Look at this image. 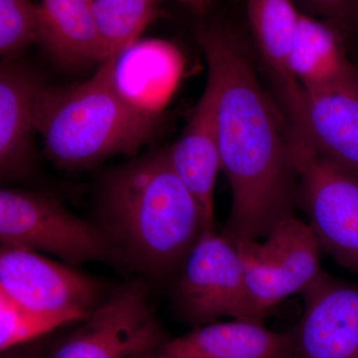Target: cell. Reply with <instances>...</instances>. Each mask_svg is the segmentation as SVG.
<instances>
[{
    "label": "cell",
    "instance_id": "1",
    "mask_svg": "<svg viewBox=\"0 0 358 358\" xmlns=\"http://www.w3.org/2000/svg\"><path fill=\"white\" fill-rule=\"evenodd\" d=\"M217 91L221 167L232 204L223 234L236 242L266 237L296 217L299 173L289 124L257 75L243 37L226 23L197 30Z\"/></svg>",
    "mask_w": 358,
    "mask_h": 358
},
{
    "label": "cell",
    "instance_id": "2",
    "mask_svg": "<svg viewBox=\"0 0 358 358\" xmlns=\"http://www.w3.org/2000/svg\"><path fill=\"white\" fill-rule=\"evenodd\" d=\"M99 210V226L122 262L157 277L182 268L205 231L214 229L166 150L110 171L103 180Z\"/></svg>",
    "mask_w": 358,
    "mask_h": 358
},
{
    "label": "cell",
    "instance_id": "3",
    "mask_svg": "<svg viewBox=\"0 0 358 358\" xmlns=\"http://www.w3.org/2000/svg\"><path fill=\"white\" fill-rule=\"evenodd\" d=\"M117 56L103 61L84 83L40 90L36 131L45 155L61 169H83L110 155H136L157 134V113L129 100L117 86Z\"/></svg>",
    "mask_w": 358,
    "mask_h": 358
},
{
    "label": "cell",
    "instance_id": "4",
    "mask_svg": "<svg viewBox=\"0 0 358 358\" xmlns=\"http://www.w3.org/2000/svg\"><path fill=\"white\" fill-rule=\"evenodd\" d=\"M1 246L44 252L69 264L122 262L99 225L87 222L57 199L30 190L0 192Z\"/></svg>",
    "mask_w": 358,
    "mask_h": 358
},
{
    "label": "cell",
    "instance_id": "5",
    "mask_svg": "<svg viewBox=\"0 0 358 358\" xmlns=\"http://www.w3.org/2000/svg\"><path fill=\"white\" fill-rule=\"evenodd\" d=\"M299 173V206L310 218L320 250L358 272V178L339 169L308 147L289 128Z\"/></svg>",
    "mask_w": 358,
    "mask_h": 358
},
{
    "label": "cell",
    "instance_id": "6",
    "mask_svg": "<svg viewBox=\"0 0 358 358\" xmlns=\"http://www.w3.org/2000/svg\"><path fill=\"white\" fill-rule=\"evenodd\" d=\"M265 238L261 243L235 242L252 317L260 320L285 299L301 294L322 272V250L310 224L287 219Z\"/></svg>",
    "mask_w": 358,
    "mask_h": 358
},
{
    "label": "cell",
    "instance_id": "7",
    "mask_svg": "<svg viewBox=\"0 0 358 358\" xmlns=\"http://www.w3.org/2000/svg\"><path fill=\"white\" fill-rule=\"evenodd\" d=\"M176 305L195 327L219 317H252L238 245L215 229L205 231L181 268Z\"/></svg>",
    "mask_w": 358,
    "mask_h": 358
},
{
    "label": "cell",
    "instance_id": "8",
    "mask_svg": "<svg viewBox=\"0 0 358 358\" xmlns=\"http://www.w3.org/2000/svg\"><path fill=\"white\" fill-rule=\"evenodd\" d=\"M166 341L147 289L129 282L99 303L52 358H131L159 350Z\"/></svg>",
    "mask_w": 358,
    "mask_h": 358
},
{
    "label": "cell",
    "instance_id": "9",
    "mask_svg": "<svg viewBox=\"0 0 358 358\" xmlns=\"http://www.w3.org/2000/svg\"><path fill=\"white\" fill-rule=\"evenodd\" d=\"M0 292L23 307L71 324L83 322L100 299V287L88 275L38 252L9 246L0 249Z\"/></svg>",
    "mask_w": 358,
    "mask_h": 358
},
{
    "label": "cell",
    "instance_id": "10",
    "mask_svg": "<svg viewBox=\"0 0 358 358\" xmlns=\"http://www.w3.org/2000/svg\"><path fill=\"white\" fill-rule=\"evenodd\" d=\"M301 294L289 358H358V286L322 271Z\"/></svg>",
    "mask_w": 358,
    "mask_h": 358
},
{
    "label": "cell",
    "instance_id": "11",
    "mask_svg": "<svg viewBox=\"0 0 358 358\" xmlns=\"http://www.w3.org/2000/svg\"><path fill=\"white\" fill-rule=\"evenodd\" d=\"M322 159L358 178V71L320 90H303L289 122Z\"/></svg>",
    "mask_w": 358,
    "mask_h": 358
},
{
    "label": "cell",
    "instance_id": "12",
    "mask_svg": "<svg viewBox=\"0 0 358 358\" xmlns=\"http://www.w3.org/2000/svg\"><path fill=\"white\" fill-rule=\"evenodd\" d=\"M174 171L201 206L214 228V188L221 167L217 128V91L210 77L179 140L166 148Z\"/></svg>",
    "mask_w": 358,
    "mask_h": 358
},
{
    "label": "cell",
    "instance_id": "13",
    "mask_svg": "<svg viewBox=\"0 0 358 358\" xmlns=\"http://www.w3.org/2000/svg\"><path fill=\"white\" fill-rule=\"evenodd\" d=\"M247 18L257 51L291 122L300 107L303 88L291 71V54L301 11L296 0H246Z\"/></svg>",
    "mask_w": 358,
    "mask_h": 358
},
{
    "label": "cell",
    "instance_id": "14",
    "mask_svg": "<svg viewBox=\"0 0 358 358\" xmlns=\"http://www.w3.org/2000/svg\"><path fill=\"white\" fill-rule=\"evenodd\" d=\"M291 334L275 333L262 320L235 319L195 327L167 341L157 358H289Z\"/></svg>",
    "mask_w": 358,
    "mask_h": 358
},
{
    "label": "cell",
    "instance_id": "15",
    "mask_svg": "<svg viewBox=\"0 0 358 358\" xmlns=\"http://www.w3.org/2000/svg\"><path fill=\"white\" fill-rule=\"evenodd\" d=\"M42 86L13 62L0 67V174L4 180L28 178L34 169L32 134L36 99Z\"/></svg>",
    "mask_w": 358,
    "mask_h": 358
},
{
    "label": "cell",
    "instance_id": "16",
    "mask_svg": "<svg viewBox=\"0 0 358 358\" xmlns=\"http://www.w3.org/2000/svg\"><path fill=\"white\" fill-rule=\"evenodd\" d=\"M343 33L336 23L301 11L291 54L292 74L301 88H327L357 72L346 55Z\"/></svg>",
    "mask_w": 358,
    "mask_h": 358
},
{
    "label": "cell",
    "instance_id": "17",
    "mask_svg": "<svg viewBox=\"0 0 358 358\" xmlns=\"http://www.w3.org/2000/svg\"><path fill=\"white\" fill-rule=\"evenodd\" d=\"M39 41L60 64L103 62L93 0H41Z\"/></svg>",
    "mask_w": 358,
    "mask_h": 358
},
{
    "label": "cell",
    "instance_id": "18",
    "mask_svg": "<svg viewBox=\"0 0 358 358\" xmlns=\"http://www.w3.org/2000/svg\"><path fill=\"white\" fill-rule=\"evenodd\" d=\"M162 0H93L96 36L103 61L138 42L159 15Z\"/></svg>",
    "mask_w": 358,
    "mask_h": 358
},
{
    "label": "cell",
    "instance_id": "19",
    "mask_svg": "<svg viewBox=\"0 0 358 358\" xmlns=\"http://www.w3.org/2000/svg\"><path fill=\"white\" fill-rule=\"evenodd\" d=\"M71 322L64 317L34 312L0 292V350L24 345Z\"/></svg>",
    "mask_w": 358,
    "mask_h": 358
},
{
    "label": "cell",
    "instance_id": "20",
    "mask_svg": "<svg viewBox=\"0 0 358 358\" xmlns=\"http://www.w3.org/2000/svg\"><path fill=\"white\" fill-rule=\"evenodd\" d=\"M38 6L32 0H0V53L13 56L39 41Z\"/></svg>",
    "mask_w": 358,
    "mask_h": 358
},
{
    "label": "cell",
    "instance_id": "21",
    "mask_svg": "<svg viewBox=\"0 0 358 358\" xmlns=\"http://www.w3.org/2000/svg\"><path fill=\"white\" fill-rule=\"evenodd\" d=\"M310 15L331 21L345 31L358 21V0H300Z\"/></svg>",
    "mask_w": 358,
    "mask_h": 358
},
{
    "label": "cell",
    "instance_id": "22",
    "mask_svg": "<svg viewBox=\"0 0 358 358\" xmlns=\"http://www.w3.org/2000/svg\"><path fill=\"white\" fill-rule=\"evenodd\" d=\"M174 1H178L179 3L189 7L193 13L204 14L210 8L214 0H174Z\"/></svg>",
    "mask_w": 358,
    "mask_h": 358
},
{
    "label": "cell",
    "instance_id": "23",
    "mask_svg": "<svg viewBox=\"0 0 358 358\" xmlns=\"http://www.w3.org/2000/svg\"><path fill=\"white\" fill-rule=\"evenodd\" d=\"M20 346L1 352V358H31L25 350H20Z\"/></svg>",
    "mask_w": 358,
    "mask_h": 358
},
{
    "label": "cell",
    "instance_id": "24",
    "mask_svg": "<svg viewBox=\"0 0 358 358\" xmlns=\"http://www.w3.org/2000/svg\"><path fill=\"white\" fill-rule=\"evenodd\" d=\"M157 353H159V350H155V352L143 353V355H138L131 358H157Z\"/></svg>",
    "mask_w": 358,
    "mask_h": 358
}]
</instances>
